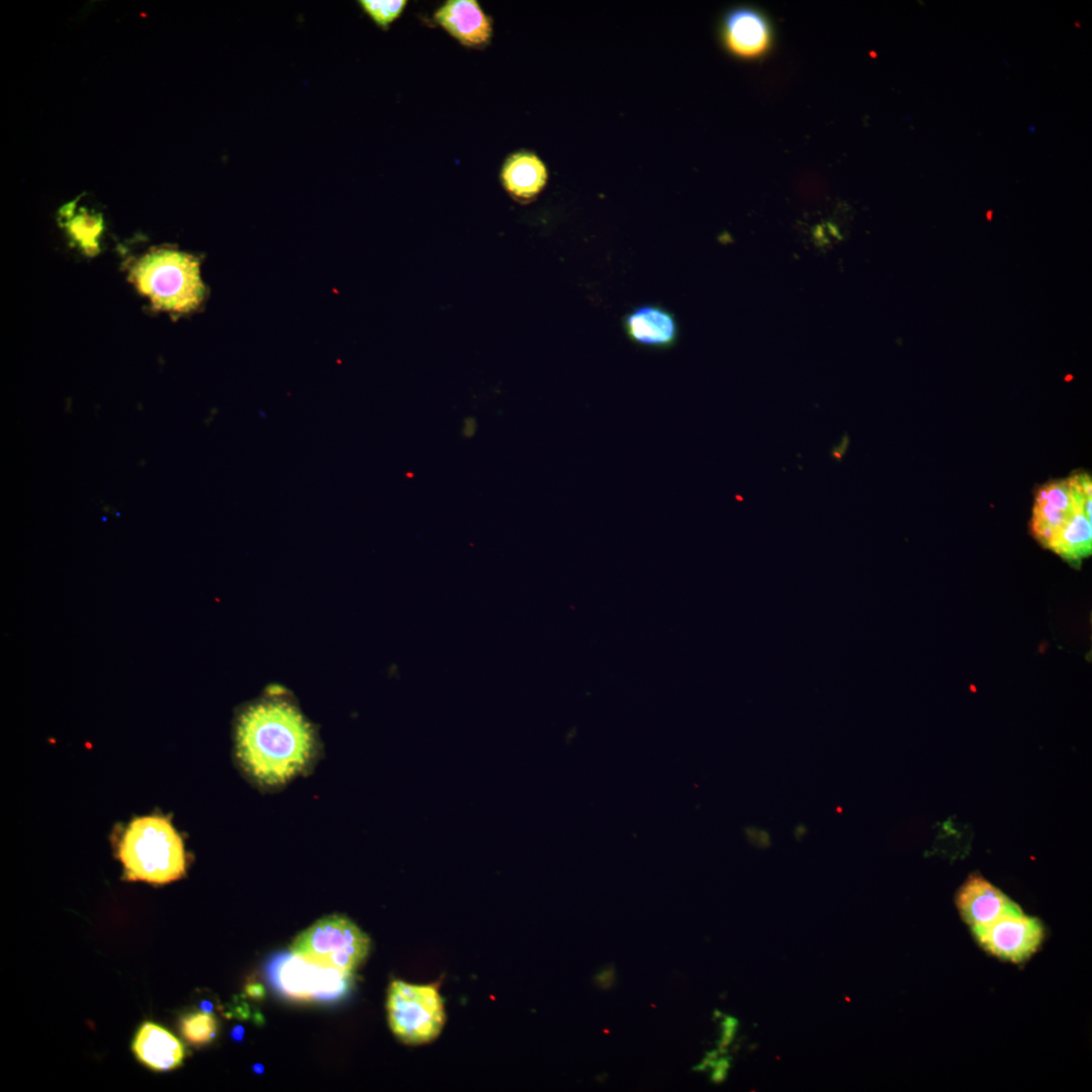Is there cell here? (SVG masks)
<instances>
[{
  "instance_id": "30bf717a",
  "label": "cell",
  "mask_w": 1092,
  "mask_h": 1092,
  "mask_svg": "<svg viewBox=\"0 0 1092 1092\" xmlns=\"http://www.w3.org/2000/svg\"><path fill=\"white\" fill-rule=\"evenodd\" d=\"M721 38L730 54L740 59H754L768 51L771 29L760 12L749 7H737L723 17Z\"/></svg>"
},
{
  "instance_id": "7a4b0ae2",
  "label": "cell",
  "mask_w": 1092,
  "mask_h": 1092,
  "mask_svg": "<svg viewBox=\"0 0 1092 1092\" xmlns=\"http://www.w3.org/2000/svg\"><path fill=\"white\" fill-rule=\"evenodd\" d=\"M117 853L127 880L168 884L185 874L182 838L171 822L159 815L130 821L119 840Z\"/></svg>"
},
{
  "instance_id": "ffe728a7",
  "label": "cell",
  "mask_w": 1092,
  "mask_h": 1092,
  "mask_svg": "<svg viewBox=\"0 0 1092 1092\" xmlns=\"http://www.w3.org/2000/svg\"><path fill=\"white\" fill-rule=\"evenodd\" d=\"M729 1068H730V1058L729 1057H720V1058L718 1057L716 1059V1061L714 1062V1064L712 1065V1067H711V1069H712L711 1080L716 1084H719V1083L723 1082L727 1077Z\"/></svg>"
},
{
  "instance_id": "6da1fadb",
  "label": "cell",
  "mask_w": 1092,
  "mask_h": 1092,
  "mask_svg": "<svg viewBox=\"0 0 1092 1092\" xmlns=\"http://www.w3.org/2000/svg\"><path fill=\"white\" fill-rule=\"evenodd\" d=\"M236 744L242 766L265 786L283 785L299 775L315 748L310 724L284 701L249 707L239 719Z\"/></svg>"
},
{
  "instance_id": "8992f818",
  "label": "cell",
  "mask_w": 1092,
  "mask_h": 1092,
  "mask_svg": "<svg viewBox=\"0 0 1092 1092\" xmlns=\"http://www.w3.org/2000/svg\"><path fill=\"white\" fill-rule=\"evenodd\" d=\"M370 939L349 918H322L300 933L290 950L318 963L353 973L366 959Z\"/></svg>"
},
{
  "instance_id": "3957f363",
  "label": "cell",
  "mask_w": 1092,
  "mask_h": 1092,
  "mask_svg": "<svg viewBox=\"0 0 1092 1092\" xmlns=\"http://www.w3.org/2000/svg\"><path fill=\"white\" fill-rule=\"evenodd\" d=\"M131 280L161 309L188 312L204 296L198 261L177 251L160 250L146 255L133 267Z\"/></svg>"
},
{
  "instance_id": "5b68a950",
  "label": "cell",
  "mask_w": 1092,
  "mask_h": 1092,
  "mask_svg": "<svg viewBox=\"0 0 1092 1092\" xmlns=\"http://www.w3.org/2000/svg\"><path fill=\"white\" fill-rule=\"evenodd\" d=\"M386 1008L391 1031L408 1044L435 1039L445 1023L444 1002L436 984L393 981L388 988Z\"/></svg>"
},
{
  "instance_id": "8fae6325",
  "label": "cell",
  "mask_w": 1092,
  "mask_h": 1092,
  "mask_svg": "<svg viewBox=\"0 0 1092 1092\" xmlns=\"http://www.w3.org/2000/svg\"><path fill=\"white\" fill-rule=\"evenodd\" d=\"M957 904L964 920L980 927L1021 908L980 876H972L959 891Z\"/></svg>"
},
{
  "instance_id": "44dd1931",
  "label": "cell",
  "mask_w": 1092,
  "mask_h": 1092,
  "mask_svg": "<svg viewBox=\"0 0 1092 1092\" xmlns=\"http://www.w3.org/2000/svg\"><path fill=\"white\" fill-rule=\"evenodd\" d=\"M615 981L616 972L613 966H608L602 969L594 977L595 984L603 990L610 989L614 985Z\"/></svg>"
},
{
  "instance_id": "ac0fdd59",
  "label": "cell",
  "mask_w": 1092,
  "mask_h": 1092,
  "mask_svg": "<svg viewBox=\"0 0 1092 1092\" xmlns=\"http://www.w3.org/2000/svg\"><path fill=\"white\" fill-rule=\"evenodd\" d=\"M744 834L746 840L757 848H766L771 844V838L769 833L756 826H748L744 828Z\"/></svg>"
},
{
  "instance_id": "9a60e30c",
  "label": "cell",
  "mask_w": 1092,
  "mask_h": 1092,
  "mask_svg": "<svg viewBox=\"0 0 1092 1092\" xmlns=\"http://www.w3.org/2000/svg\"><path fill=\"white\" fill-rule=\"evenodd\" d=\"M1050 550L1073 565L1090 556L1092 551L1091 516L1085 512L1077 513L1062 529L1052 543Z\"/></svg>"
},
{
  "instance_id": "603a6c76",
  "label": "cell",
  "mask_w": 1092,
  "mask_h": 1092,
  "mask_svg": "<svg viewBox=\"0 0 1092 1092\" xmlns=\"http://www.w3.org/2000/svg\"><path fill=\"white\" fill-rule=\"evenodd\" d=\"M249 996L254 998H261L264 994V990L259 984H249L246 988Z\"/></svg>"
},
{
  "instance_id": "7c38bea8",
  "label": "cell",
  "mask_w": 1092,
  "mask_h": 1092,
  "mask_svg": "<svg viewBox=\"0 0 1092 1092\" xmlns=\"http://www.w3.org/2000/svg\"><path fill=\"white\" fill-rule=\"evenodd\" d=\"M434 17L463 46H484L491 37V19L475 0H449L435 12Z\"/></svg>"
},
{
  "instance_id": "9c48e42d",
  "label": "cell",
  "mask_w": 1092,
  "mask_h": 1092,
  "mask_svg": "<svg viewBox=\"0 0 1092 1092\" xmlns=\"http://www.w3.org/2000/svg\"><path fill=\"white\" fill-rule=\"evenodd\" d=\"M623 331L634 345L664 351L673 348L679 338V327L674 314L656 303H644L634 307L622 318Z\"/></svg>"
},
{
  "instance_id": "2e32d148",
  "label": "cell",
  "mask_w": 1092,
  "mask_h": 1092,
  "mask_svg": "<svg viewBox=\"0 0 1092 1092\" xmlns=\"http://www.w3.org/2000/svg\"><path fill=\"white\" fill-rule=\"evenodd\" d=\"M216 1031V1020L207 1012H196L185 1016L181 1020V1032L184 1038L192 1044L200 1045L213 1038Z\"/></svg>"
},
{
  "instance_id": "52a82bcc",
  "label": "cell",
  "mask_w": 1092,
  "mask_h": 1092,
  "mask_svg": "<svg viewBox=\"0 0 1092 1092\" xmlns=\"http://www.w3.org/2000/svg\"><path fill=\"white\" fill-rule=\"evenodd\" d=\"M1092 482L1087 473L1055 480L1039 487L1031 514V533L1050 548L1062 529L1079 512L1091 516Z\"/></svg>"
},
{
  "instance_id": "7402d4cb",
  "label": "cell",
  "mask_w": 1092,
  "mask_h": 1092,
  "mask_svg": "<svg viewBox=\"0 0 1092 1092\" xmlns=\"http://www.w3.org/2000/svg\"><path fill=\"white\" fill-rule=\"evenodd\" d=\"M476 431V422L473 418H467L464 421L462 433L465 437H472Z\"/></svg>"
},
{
  "instance_id": "277c9868",
  "label": "cell",
  "mask_w": 1092,
  "mask_h": 1092,
  "mask_svg": "<svg viewBox=\"0 0 1092 1092\" xmlns=\"http://www.w3.org/2000/svg\"><path fill=\"white\" fill-rule=\"evenodd\" d=\"M266 972L281 995L297 1001L338 1000L347 994L352 983V973L291 950L274 956Z\"/></svg>"
},
{
  "instance_id": "5bb4252c",
  "label": "cell",
  "mask_w": 1092,
  "mask_h": 1092,
  "mask_svg": "<svg viewBox=\"0 0 1092 1092\" xmlns=\"http://www.w3.org/2000/svg\"><path fill=\"white\" fill-rule=\"evenodd\" d=\"M502 182L516 199L528 201L535 198L548 179L545 164L534 153L521 151L511 155L502 170Z\"/></svg>"
},
{
  "instance_id": "ba28073f",
  "label": "cell",
  "mask_w": 1092,
  "mask_h": 1092,
  "mask_svg": "<svg viewBox=\"0 0 1092 1092\" xmlns=\"http://www.w3.org/2000/svg\"><path fill=\"white\" fill-rule=\"evenodd\" d=\"M972 929L984 949L1013 963L1028 959L1037 950L1043 938V927L1039 920L1025 915L1021 909Z\"/></svg>"
},
{
  "instance_id": "d6986e66",
  "label": "cell",
  "mask_w": 1092,
  "mask_h": 1092,
  "mask_svg": "<svg viewBox=\"0 0 1092 1092\" xmlns=\"http://www.w3.org/2000/svg\"><path fill=\"white\" fill-rule=\"evenodd\" d=\"M738 1021L735 1017L726 1015L721 1022L722 1034L720 1040V1053H722L733 1040Z\"/></svg>"
},
{
  "instance_id": "cb8c5ba5",
  "label": "cell",
  "mask_w": 1092,
  "mask_h": 1092,
  "mask_svg": "<svg viewBox=\"0 0 1092 1092\" xmlns=\"http://www.w3.org/2000/svg\"><path fill=\"white\" fill-rule=\"evenodd\" d=\"M807 827L804 824H798L794 829V836L798 841H801L807 834Z\"/></svg>"
},
{
  "instance_id": "4fadbf2b",
  "label": "cell",
  "mask_w": 1092,
  "mask_h": 1092,
  "mask_svg": "<svg viewBox=\"0 0 1092 1092\" xmlns=\"http://www.w3.org/2000/svg\"><path fill=\"white\" fill-rule=\"evenodd\" d=\"M132 1051L136 1058L154 1071H168L181 1065L184 1048L170 1031L146 1022L134 1036Z\"/></svg>"
},
{
  "instance_id": "e0dca14e",
  "label": "cell",
  "mask_w": 1092,
  "mask_h": 1092,
  "mask_svg": "<svg viewBox=\"0 0 1092 1092\" xmlns=\"http://www.w3.org/2000/svg\"><path fill=\"white\" fill-rule=\"evenodd\" d=\"M363 11L382 28L387 29L403 11L405 0H361L358 1Z\"/></svg>"
}]
</instances>
